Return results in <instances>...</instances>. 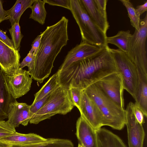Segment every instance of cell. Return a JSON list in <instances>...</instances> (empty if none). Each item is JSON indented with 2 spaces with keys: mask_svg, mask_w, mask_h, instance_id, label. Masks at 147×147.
I'll use <instances>...</instances> for the list:
<instances>
[{
  "mask_svg": "<svg viewBox=\"0 0 147 147\" xmlns=\"http://www.w3.org/2000/svg\"><path fill=\"white\" fill-rule=\"evenodd\" d=\"M109 47L108 45L95 55L58 69L59 84L66 89L72 87L84 90L106 76L119 72Z\"/></svg>",
  "mask_w": 147,
  "mask_h": 147,
  "instance_id": "cell-1",
  "label": "cell"
},
{
  "mask_svg": "<svg viewBox=\"0 0 147 147\" xmlns=\"http://www.w3.org/2000/svg\"><path fill=\"white\" fill-rule=\"evenodd\" d=\"M68 20L65 16L42 32L34 65L29 73L32 79L41 84L48 78L57 55L69 40Z\"/></svg>",
  "mask_w": 147,
  "mask_h": 147,
  "instance_id": "cell-2",
  "label": "cell"
},
{
  "mask_svg": "<svg viewBox=\"0 0 147 147\" xmlns=\"http://www.w3.org/2000/svg\"><path fill=\"white\" fill-rule=\"evenodd\" d=\"M94 100L101 113L103 126H109L121 130L125 125V111L117 105L95 84H91L83 90Z\"/></svg>",
  "mask_w": 147,
  "mask_h": 147,
  "instance_id": "cell-3",
  "label": "cell"
},
{
  "mask_svg": "<svg viewBox=\"0 0 147 147\" xmlns=\"http://www.w3.org/2000/svg\"><path fill=\"white\" fill-rule=\"evenodd\" d=\"M70 11L79 28L82 41L100 47L106 46L107 35L92 21L80 0H70Z\"/></svg>",
  "mask_w": 147,
  "mask_h": 147,
  "instance_id": "cell-4",
  "label": "cell"
},
{
  "mask_svg": "<svg viewBox=\"0 0 147 147\" xmlns=\"http://www.w3.org/2000/svg\"><path fill=\"white\" fill-rule=\"evenodd\" d=\"M74 107L69 89L60 86L53 92L49 100L34 115L29 123L37 124L56 114L66 115Z\"/></svg>",
  "mask_w": 147,
  "mask_h": 147,
  "instance_id": "cell-5",
  "label": "cell"
},
{
  "mask_svg": "<svg viewBox=\"0 0 147 147\" xmlns=\"http://www.w3.org/2000/svg\"><path fill=\"white\" fill-rule=\"evenodd\" d=\"M139 30H135L129 39L126 53L137 69L147 73V14L140 20Z\"/></svg>",
  "mask_w": 147,
  "mask_h": 147,
  "instance_id": "cell-6",
  "label": "cell"
},
{
  "mask_svg": "<svg viewBox=\"0 0 147 147\" xmlns=\"http://www.w3.org/2000/svg\"><path fill=\"white\" fill-rule=\"evenodd\" d=\"M117 67L122 76L124 89L135 99L137 91L138 77L136 67L127 54L119 49L109 47Z\"/></svg>",
  "mask_w": 147,
  "mask_h": 147,
  "instance_id": "cell-7",
  "label": "cell"
},
{
  "mask_svg": "<svg viewBox=\"0 0 147 147\" xmlns=\"http://www.w3.org/2000/svg\"><path fill=\"white\" fill-rule=\"evenodd\" d=\"M94 83L117 105L124 108L123 81L120 72L112 73Z\"/></svg>",
  "mask_w": 147,
  "mask_h": 147,
  "instance_id": "cell-8",
  "label": "cell"
},
{
  "mask_svg": "<svg viewBox=\"0 0 147 147\" xmlns=\"http://www.w3.org/2000/svg\"><path fill=\"white\" fill-rule=\"evenodd\" d=\"M4 73L8 89L15 99L24 95L30 90L33 79L28 71L20 68L12 74Z\"/></svg>",
  "mask_w": 147,
  "mask_h": 147,
  "instance_id": "cell-9",
  "label": "cell"
},
{
  "mask_svg": "<svg viewBox=\"0 0 147 147\" xmlns=\"http://www.w3.org/2000/svg\"><path fill=\"white\" fill-rule=\"evenodd\" d=\"M79 109L82 117L93 128L97 130L103 126L102 114L93 99L83 90Z\"/></svg>",
  "mask_w": 147,
  "mask_h": 147,
  "instance_id": "cell-10",
  "label": "cell"
},
{
  "mask_svg": "<svg viewBox=\"0 0 147 147\" xmlns=\"http://www.w3.org/2000/svg\"><path fill=\"white\" fill-rule=\"evenodd\" d=\"M125 111L129 147H143L145 134L142 125L136 119L129 103Z\"/></svg>",
  "mask_w": 147,
  "mask_h": 147,
  "instance_id": "cell-11",
  "label": "cell"
},
{
  "mask_svg": "<svg viewBox=\"0 0 147 147\" xmlns=\"http://www.w3.org/2000/svg\"><path fill=\"white\" fill-rule=\"evenodd\" d=\"M104 47L81 41L79 44L77 45L68 52L59 69L66 68L75 62L95 55L101 51Z\"/></svg>",
  "mask_w": 147,
  "mask_h": 147,
  "instance_id": "cell-12",
  "label": "cell"
},
{
  "mask_svg": "<svg viewBox=\"0 0 147 147\" xmlns=\"http://www.w3.org/2000/svg\"><path fill=\"white\" fill-rule=\"evenodd\" d=\"M20 58L18 51L0 40V67L4 73L11 75L19 71Z\"/></svg>",
  "mask_w": 147,
  "mask_h": 147,
  "instance_id": "cell-13",
  "label": "cell"
},
{
  "mask_svg": "<svg viewBox=\"0 0 147 147\" xmlns=\"http://www.w3.org/2000/svg\"><path fill=\"white\" fill-rule=\"evenodd\" d=\"M30 107V105L26 103L19 102L15 100L9 105L7 121L15 128L20 124L27 125L32 118Z\"/></svg>",
  "mask_w": 147,
  "mask_h": 147,
  "instance_id": "cell-14",
  "label": "cell"
},
{
  "mask_svg": "<svg viewBox=\"0 0 147 147\" xmlns=\"http://www.w3.org/2000/svg\"><path fill=\"white\" fill-rule=\"evenodd\" d=\"M75 135L84 147H98L96 130L81 116L76 121Z\"/></svg>",
  "mask_w": 147,
  "mask_h": 147,
  "instance_id": "cell-15",
  "label": "cell"
},
{
  "mask_svg": "<svg viewBox=\"0 0 147 147\" xmlns=\"http://www.w3.org/2000/svg\"><path fill=\"white\" fill-rule=\"evenodd\" d=\"M47 140L36 134H23L16 132L9 136L0 139V140L12 145L25 146L43 142Z\"/></svg>",
  "mask_w": 147,
  "mask_h": 147,
  "instance_id": "cell-16",
  "label": "cell"
},
{
  "mask_svg": "<svg viewBox=\"0 0 147 147\" xmlns=\"http://www.w3.org/2000/svg\"><path fill=\"white\" fill-rule=\"evenodd\" d=\"M138 81L135 103L147 116V74L137 70Z\"/></svg>",
  "mask_w": 147,
  "mask_h": 147,
  "instance_id": "cell-17",
  "label": "cell"
},
{
  "mask_svg": "<svg viewBox=\"0 0 147 147\" xmlns=\"http://www.w3.org/2000/svg\"><path fill=\"white\" fill-rule=\"evenodd\" d=\"M15 100L8 89L4 73L0 69V120L7 119L9 105Z\"/></svg>",
  "mask_w": 147,
  "mask_h": 147,
  "instance_id": "cell-18",
  "label": "cell"
},
{
  "mask_svg": "<svg viewBox=\"0 0 147 147\" xmlns=\"http://www.w3.org/2000/svg\"><path fill=\"white\" fill-rule=\"evenodd\" d=\"M96 133L98 147H127L119 136L106 129L101 127Z\"/></svg>",
  "mask_w": 147,
  "mask_h": 147,
  "instance_id": "cell-19",
  "label": "cell"
},
{
  "mask_svg": "<svg viewBox=\"0 0 147 147\" xmlns=\"http://www.w3.org/2000/svg\"><path fill=\"white\" fill-rule=\"evenodd\" d=\"M89 17L106 35L109 27V22H106L98 9L94 0H80Z\"/></svg>",
  "mask_w": 147,
  "mask_h": 147,
  "instance_id": "cell-20",
  "label": "cell"
},
{
  "mask_svg": "<svg viewBox=\"0 0 147 147\" xmlns=\"http://www.w3.org/2000/svg\"><path fill=\"white\" fill-rule=\"evenodd\" d=\"M35 0H17L14 5L6 11L7 17L12 26L19 23L21 17L24 12L30 8Z\"/></svg>",
  "mask_w": 147,
  "mask_h": 147,
  "instance_id": "cell-21",
  "label": "cell"
},
{
  "mask_svg": "<svg viewBox=\"0 0 147 147\" xmlns=\"http://www.w3.org/2000/svg\"><path fill=\"white\" fill-rule=\"evenodd\" d=\"M130 31H119L115 35L111 37H107L106 43L107 45L110 44L115 45L118 49L127 53L129 39L131 36Z\"/></svg>",
  "mask_w": 147,
  "mask_h": 147,
  "instance_id": "cell-22",
  "label": "cell"
},
{
  "mask_svg": "<svg viewBox=\"0 0 147 147\" xmlns=\"http://www.w3.org/2000/svg\"><path fill=\"white\" fill-rule=\"evenodd\" d=\"M12 147H74L71 140L55 138H48L43 142L25 146L12 145Z\"/></svg>",
  "mask_w": 147,
  "mask_h": 147,
  "instance_id": "cell-23",
  "label": "cell"
},
{
  "mask_svg": "<svg viewBox=\"0 0 147 147\" xmlns=\"http://www.w3.org/2000/svg\"><path fill=\"white\" fill-rule=\"evenodd\" d=\"M44 0H35L30 7L32 13L29 18L33 19L41 25L44 24L47 15Z\"/></svg>",
  "mask_w": 147,
  "mask_h": 147,
  "instance_id": "cell-24",
  "label": "cell"
},
{
  "mask_svg": "<svg viewBox=\"0 0 147 147\" xmlns=\"http://www.w3.org/2000/svg\"><path fill=\"white\" fill-rule=\"evenodd\" d=\"M60 86L58 83V76L57 72L50 77L40 90L34 94V99L33 102L42 98L52 90Z\"/></svg>",
  "mask_w": 147,
  "mask_h": 147,
  "instance_id": "cell-25",
  "label": "cell"
},
{
  "mask_svg": "<svg viewBox=\"0 0 147 147\" xmlns=\"http://www.w3.org/2000/svg\"><path fill=\"white\" fill-rule=\"evenodd\" d=\"M127 9L131 24L136 30H139L140 29V16L137 13L135 8L129 0H120Z\"/></svg>",
  "mask_w": 147,
  "mask_h": 147,
  "instance_id": "cell-26",
  "label": "cell"
},
{
  "mask_svg": "<svg viewBox=\"0 0 147 147\" xmlns=\"http://www.w3.org/2000/svg\"><path fill=\"white\" fill-rule=\"evenodd\" d=\"M12 38L14 49L19 51L20 43L23 36L21 34L19 23H16L9 29Z\"/></svg>",
  "mask_w": 147,
  "mask_h": 147,
  "instance_id": "cell-27",
  "label": "cell"
},
{
  "mask_svg": "<svg viewBox=\"0 0 147 147\" xmlns=\"http://www.w3.org/2000/svg\"><path fill=\"white\" fill-rule=\"evenodd\" d=\"M58 88L52 90L42 98L34 102H33L32 105H30V111L32 118L48 102L53 92Z\"/></svg>",
  "mask_w": 147,
  "mask_h": 147,
  "instance_id": "cell-28",
  "label": "cell"
},
{
  "mask_svg": "<svg viewBox=\"0 0 147 147\" xmlns=\"http://www.w3.org/2000/svg\"><path fill=\"white\" fill-rule=\"evenodd\" d=\"M16 132L15 128L7 121L0 120V139L9 136Z\"/></svg>",
  "mask_w": 147,
  "mask_h": 147,
  "instance_id": "cell-29",
  "label": "cell"
},
{
  "mask_svg": "<svg viewBox=\"0 0 147 147\" xmlns=\"http://www.w3.org/2000/svg\"><path fill=\"white\" fill-rule=\"evenodd\" d=\"M68 89L73 105L74 106L78 109L80 104L82 92L83 90L72 87H69Z\"/></svg>",
  "mask_w": 147,
  "mask_h": 147,
  "instance_id": "cell-30",
  "label": "cell"
},
{
  "mask_svg": "<svg viewBox=\"0 0 147 147\" xmlns=\"http://www.w3.org/2000/svg\"><path fill=\"white\" fill-rule=\"evenodd\" d=\"M36 56L33 53H28L27 56L20 63V68L23 69L24 67L27 66L28 67V71L29 72L32 70L34 65Z\"/></svg>",
  "mask_w": 147,
  "mask_h": 147,
  "instance_id": "cell-31",
  "label": "cell"
},
{
  "mask_svg": "<svg viewBox=\"0 0 147 147\" xmlns=\"http://www.w3.org/2000/svg\"><path fill=\"white\" fill-rule=\"evenodd\" d=\"M130 103L132 112L138 122L142 125L144 123V115L142 111L135 103L130 102Z\"/></svg>",
  "mask_w": 147,
  "mask_h": 147,
  "instance_id": "cell-32",
  "label": "cell"
},
{
  "mask_svg": "<svg viewBox=\"0 0 147 147\" xmlns=\"http://www.w3.org/2000/svg\"><path fill=\"white\" fill-rule=\"evenodd\" d=\"M96 7L103 18L107 22H108L106 11L107 0H94Z\"/></svg>",
  "mask_w": 147,
  "mask_h": 147,
  "instance_id": "cell-33",
  "label": "cell"
},
{
  "mask_svg": "<svg viewBox=\"0 0 147 147\" xmlns=\"http://www.w3.org/2000/svg\"><path fill=\"white\" fill-rule=\"evenodd\" d=\"M45 3L50 5L61 7L70 10L71 3L70 0H44Z\"/></svg>",
  "mask_w": 147,
  "mask_h": 147,
  "instance_id": "cell-34",
  "label": "cell"
},
{
  "mask_svg": "<svg viewBox=\"0 0 147 147\" xmlns=\"http://www.w3.org/2000/svg\"><path fill=\"white\" fill-rule=\"evenodd\" d=\"M42 34V32H41L40 34L38 35L32 42L31 48L29 52V53H33L34 55H36L39 47Z\"/></svg>",
  "mask_w": 147,
  "mask_h": 147,
  "instance_id": "cell-35",
  "label": "cell"
},
{
  "mask_svg": "<svg viewBox=\"0 0 147 147\" xmlns=\"http://www.w3.org/2000/svg\"><path fill=\"white\" fill-rule=\"evenodd\" d=\"M0 40L10 47L14 49L12 40L10 39L5 33L0 29Z\"/></svg>",
  "mask_w": 147,
  "mask_h": 147,
  "instance_id": "cell-36",
  "label": "cell"
},
{
  "mask_svg": "<svg viewBox=\"0 0 147 147\" xmlns=\"http://www.w3.org/2000/svg\"><path fill=\"white\" fill-rule=\"evenodd\" d=\"M136 11L138 14L140 16L147 10V1H146L143 4L138 5L135 8Z\"/></svg>",
  "mask_w": 147,
  "mask_h": 147,
  "instance_id": "cell-37",
  "label": "cell"
},
{
  "mask_svg": "<svg viewBox=\"0 0 147 147\" xmlns=\"http://www.w3.org/2000/svg\"><path fill=\"white\" fill-rule=\"evenodd\" d=\"M8 20V19L6 11L3 9L2 1L0 0V23L4 20Z\"/></svg>",
  "mask_w": 147,
  "mask_h": 147,
  "instance_id": "cell-38",
  "label": "cell"
},
{
  "mask_svg": "<svg viewBox=\"0 0 147 147\" xmlns=\"http://www.w3.org/2000/svg\"><path fill=\"white\" fill-rule=\"evenodd\" d=\"M12 145L0 140V147H12Z\"/></svg>",
  "mask_w": 147,
  "mask_h": 147,
  "instance_id": "cell-39",
  "label": "cell"
},
{
  "mask_svg": "<svg viewBox=\"0 0 147 147\" xmlns=\"http://www.w3.org/2000/svg\"><path fill=\"white\" fill-rule=\"evenodd\" d=\"M78 147H84L81 144L78 142Z\"/></svg>",
  "mask_w": 147,
  "mask_h": 147,
  "instance_id": "cell-40",
  "label": "cell"
}]
</instances>
